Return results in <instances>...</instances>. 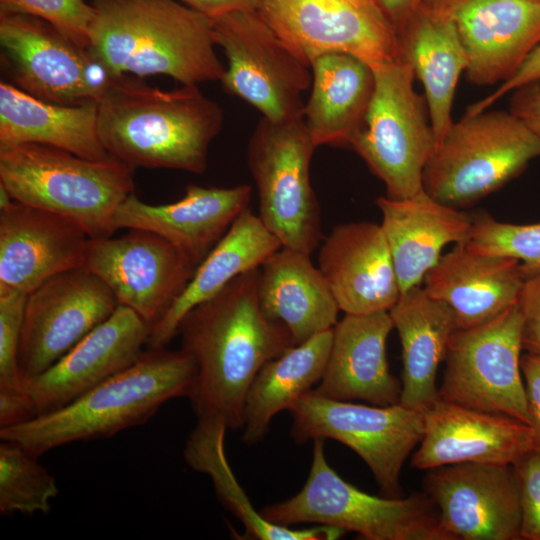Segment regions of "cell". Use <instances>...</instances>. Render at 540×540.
<instances>
[{
	"label": "cell",
	"instance_id": "obj_9",
	"mask_svg": "<svg viewBox=\"0 0 540 540\" xmlns=\"http://www.w3.org/2000/svg\"><path fill=\"white\" fill-rule=\"evenodd\" d=\"M316 148L303 118L275 122L264 117L247 148L248 167L258 191V216L283 247L308 255L324 238L310 180Z\"/></svg>",
	"mask_w": 540,
	"mask_h": 540
},
{
	"label": "cell",
	"instance_id": "obj_14",
	"mask_svg": "<svg viewBox=\"0 0 540 540\" xmlns=\"http://www.w3.org/2000/svg\"><path fill=\"white\" fill-rule=\"evenodd\" d=\"M1 59L13 85L59 105L97 102L110 76L51 24L23 14H0Z\"/></svg>",
	"mask_w": 540,
	"mask_h": 540
},
{
	"label": "cell",
	"instance_id": "obj_44",
	"mask_svg": "<svg viewBox=\"0 0 540 540\" xmlns=\"http://www.w3.org/2000/svg\"><path fill=\"white\" fill-rule=\"evenodd\" d=\"M189 8L214 18L239 10H257L261 0H179Z\"/></svg>",
	"mask_w": 540,
	"mask_h": 540
},
{
	"label": "cell",
	"instance_id": "obj_27",
	"mask_svg": "<svg viewBox=\"0 0 540 540\" xmlns=\"http://www.w3.org/2000/svg\"><path fill=\"white\" fill-rule=\"evenodd\" d=\"M402 57L425 92L435 145L453 124L452 103L468 58L453 21L425 0L398 32Z\"/></svg>",
	"mask_w": 540,
	"mask_h": 540
},
{
	"label": "cell",
	"instance_id": "obj_25",
	"mask_svg": "<svg viewBox=\"0 0 540 540\" xmlns=\"http://www.w3.org/2000/svg\"><path fill=\"white\" fill-rule=\"evenodd\" d=\"M519 261L476 253L464 243L442 255L424 277V290L452 311L457 329L483 324L518 301Z\"/></svg>",
	"mask_w": 540,
	"mask_h": 540
},
{
	"label": "cell",
	"instance_id": "obj_5",
	"mask_svg": "<svg viewBox=\"0 0 540 540\" xmlns=\"http://www.w3.org/2000/svg\"><path fill=\"white\" fill-rule=\"evenodd\" d=\"M0 185L23 204L77 222L90 238L111 237L115 214L134 193V167L111 156L90 160L56 147L0 148Z\"/></svg>",
	"mask_w": 540,
	"mask_h": 540
},
{
	"label": "cell",
	"instance_id": "obj_42",
	"mask_svg": "<svg viewBox=\"0 0 540 540\" xmlns=\"http://www.w3.org/2000/svg\"><path fill=\"white\" fill-rule=\"evenodd\" d=\"M520 367L524 379L530 426L540 447V355L525 352Z\"/></svg>",
	"mask_w": 540,
	"mask_h": 540
},
{
	"label": "cell",
	"instance_id": "obj_24",
	"mask_svg": "<svg viewBox=\"0 0 540 540\" xmlns=\"http://www.w3.org/2000/svg\"><path fill=\"white\" fill-rule=\"evenodd\" d=\"M393 328L389 311L345 314L333 327L324 374L311 391L339 401L363 400L377 406L399 403L402 383L391 374L386 355Z\"/></svg>",
	"mask_w": 540,
	"mask_h": 540
},
{
	"label": "cell",
	"instance_id": "obj_37",
	"mask_svg": "<svg viewBox=\"0 0 540 540\" xmlns=\"http://www.w3.org/2000/svg\"><path fill=\"white\" fill-rule=\"evenodd\" d=\"M0 14L39 18L88 49L96 10L87 0H0Z\"/></svg>",
	"mask_w": 540,
	"mask_h": 540
},
{
	"label": "cell",
	"instance_id": "obj_39",
	"mask_svg": "<svg viewBox=\"0 0 540 540\" xmlns=\"http://www.w3.org/2000/svg\"><path fill=\"white\" fill-rule=\"evenodd\" d=\"M521 506V539L540 540V447L513 464Z\"/></svg>",
	"mask_w": 540,
	"mask_h": 540
},
{
	"label": "cell",
	"instance_id": "obj_20",
	"mask_svg": "<svg viewBox=\"0 0 540 540\" xmlns=\"http://www.w3.org/2000/svg\"><path fill=\"white\" fill-rule=\"evenodd\" d=\"M424 420L423 438L411 458L417 469L468 462L513 465L538 447L529 424L440 398L424 411Z\"/></svg>",
	"mask_w": 540,
	"mask_h": 540
},
{
	"label": "cell",
	"instance_id": "obj_15",
	"mask_svg": "<svg viewBox=\"0 0 540 540\" xmlns=\"http://www.w3.org/2000/svg\"><path fill=\"white\" fill-rule=\"evenodd\" d=\"M118 305L110 288L83 267L57 274L30 292L19 349L24 382L67 354Z\"/></svg>",
	"mask_w": 540,
	"mask_h": 540
},
{
	"label": "cell",
	"instance_id": "obj_34",
	"mask_svg": "<svg viewBox=\"0 0 540 540\" xmlns=\"http://www.w3.org/2000/svg\"><path fill=\"white\" fill-rule=\"evenodd\" d=\"M228 427L216 420H197L184 449V458L194 470L208 474L222 504L243 524L246 538L259 540H335L346 531L322 525L291 529L266 520L250 502L236 480L224 451Z\"/></svg>",
	"mask_w": 540,
	"mask_h": 540
},
{
	"label": "cell",
	"instance_id": "obj_13",
	"mask_svg": "<svg viewBox=\"0 0 540 540\" xmlns=\"http://www.w3.org/2000/svg\"><path fill=\"white\" fill-rule=\"evenodd\" d=\"M305 61L343 52L372 69L403 59L396 30L376 0H261L257 9Z\"/></svg>",
	"mask_w": 540,
	"mask_h": 540
},
{
	"label": "cell",
	"instance_id": "obj_18",
	"mask_svg": "<svg viewBox=\"0 0 540 540\" xmlns=\"http://www.w3.org/2000/svg\"><path fill=\"white\" fill-rule=\"evenodd\" d=\"M455 24L476 85L511 78L540 45V0H425Z\"/></svg>",
	"mask_w": 540,
	"mask_h": 540
},
{
	"label": "cell",
	"instance_id": "obj_3",
	"mask_svg": "<svg viewBox=\"0 0 540 540\" xmlns=\"http://www.w3.org/2000/svg\"><path fill=\"white\" fill-rule=\"evenodd\" d=\"M88 51L110 76H169L183 85L221 80L210 19L179 0H91Z\"/></svg>",
	"mask_w": 540,
	"mask_h": 540
},
{
	"label": "cell",
	"instance_id": "obj_21",
	"mask_svg": "<svg viewBox=\"0 0 540 540\" xmlns=\"http://www.w3.org/2000/svg\"><path fill=\"white\" fill-rule=\"evenodd\" d=\"M89 240L72 219L14 200L0 210V285L29 294L57 274L83 267Z\"/></svg>",
	"mask_w": 540,
	"mask_h": 540
},
{
	"label": "cell",
	"instance_id": "obj_29",
	"mask_svg": "<svg viewBox=\"0 0 540 540\" xmlns=\"http://www.w3.org/2000/svg\"><path fill=\"white\" fill-rule=\"evenodd\" d=\"M389 314L402 347L399 403L424 412L439 399L436 377L451 335L457 329L454 315L421 285L402 292Z\"/></svg>",
	"mask_w": 540,
	"mask_h": 540
},
{
	"label": "cell",
	"instance_id": "obj_17",
	"mask_svg": "<svg viewBox=\"0 0 540 540\" xmlns=\"http://www.w3.org/2000/svg\"><path fill=\"white\" fill-rule=\"evenodd\" d=\"M424 487L449 540L521 539V506L513 465H444L429 470Z\"/></svg>",
	"mask_w": 540,
	"mask_h": 540
},
{
	"label": "cell",
	"instance_id": "obj_41",
	"mask_svg": "<svg viewBox=\"0 0 540 540\" xmlns=\"http://www.w3.org/2000/svg\"><path fill=\"white\" fill-rule=\"evenodd\" d=\"M540 81V45L526 58L517 72L484 99L468 107L465 115L471 116L487 110L493 103L509 92Z\"/></svg>",
	"mask_w": 540,
	"mask_h": 540
},
{
	"label": "cell",
	"instance_id": "obj_6",
	"mask_svg": "<svg viewBox=\"0 0 540 540\" xmlns=\"http://www.w3.org/2000/svg\"><path fill=\"white\" fill-rule=\"evenodd\" d=\"M260 513L277 525L317 523L368 540H449L426 494L390 498L359 490L330 467L323 439L313 441L309 475L300 492Z\"/></svg>",
	"mask_w": 540,
	"mask_h": 540
},
{
	"label": "cell",
	"instance_id": "obj_40",
	"mask_svg": "<svg viewBox=\"0 0 540 540\" xmlns=\"http://www.w3.org/2000/svg\"><path fill=\"white\" fill-rule=\"evenodd\" d=\"M518 304L523 316V350L540 355V274L524 280Z\"/></svg>",
	"mask_w": 540,
	"mask_h": 540
},
{
	"label": "cell",
	"instance_id": "obj_38",
	"mask_svg": "<svg viewBox=\"0 0 540 540\" xmlns=\"http://www.w3.org/2000/svg\"><path fill=\"white\" fill-rule=\"evenodd\" d=\"M28 294L0 285V394H23L19 349Z\"/></svg>",
	"mask_w": 540,
	"mask_h": 540
},
{
	"label": "cell",
	"instance_id": "obj_2",
	"mask_svg": "<svg viewBox=\"0 0 540 540\" xmlns=\"http://www.w3.org/2000/svg\"><path fill=\"white\" fill-rule=\"evenodd\" d=\"M106 151L132 167L202 174L223 111L197 85L162 90L133 75L110 77L97 100Z\"/></svg>",
	"mask_w": 540,
	"mask_h": 540
},
{
	"label": "cell",
	"instance_id": "obj_23",
	"mask_svg": "<svg viewBox=\"0 0 540 540\" xmlns=\"http://www.w3.org/2000/svg\"><path fill=\"white\" fill-rule=\"evenodd\" d=\"M251 193L247 184L230 188L189 185L181 199L162 205L145 203L132 193L119 206L115 227L152 232L198 266L249 208Z\"/></svg>",
	"mask_w": 540,
	"mask_h": 540
},
{
	"label": "cell",
	"instance_id": "obj_33",
	"mask_svg": "<svg viewBox=\"0 0 540 540\" xmlns=\"http://www.w3.org/2000/svg\"><path fill=\"white\" fill-rule=\"evenodd\" d=\"M333 328L294 345L268 361L257 373L245 398L242 440L263 439L273 417L320 382L330 354Z\"/></svg>",
	"mask_w": 540,
	"mask_h": 540
},
{
	"label": "cell",
	"instance_id": "obj_30",
	"mask_svg": "<svg viewBox=\"0 0 540 540\" xmlns=\"http://www.w3.org/2000/svg\"><path fill=\"white\" fill-rule=\"evenodd\" d=\"M310 66L311 94L303 110L306 129L317 147L350 146L373 95V69L343 52L319 55Z\"/></svg>",
	"mask_w": 540,
	"mask_h": 540
},
{
	"label": "cell",
	"instance_id": "obj_35",
	"mask_svg": "<svg viewBox=\"0 0 540 540\" xmlns=\"http://www.w3.org/2000/svg\"><path fill=\"white\" fill-rule=\"evenodd\" d=\"M59 490L55 478L17 443L0 444V513H47Z\"/></svg>",
	"mask_w": 540,
	"mask_h": 540
},
{
	"label": "cell",
	"instance_id": "obj_45",
	"mask_svg": "<svg viewBox=\"0 0 540 540\" xmlns=\"http://www.w3.org/2000/svg\"><path fill=\"white\" fill-rule=\"evenodd\" d=\"M397 34L422 0H376Z\"/></svg>",
	"mask_w": 540,
	"mask_h": 540
},
{
	"label": "cell",
	"instance_id": "obj_4",
	"mask_svg": "<svg viewBox=\"0 0 540 540\" xmlns=\"http://www.w3.org/2000/svg\"><path fill=\"white\" fill-rule=\"evenodd\" d=\"M196 378V362L182 348H149L130 367L68 405L0 428V439L39 458L58 446L110 437L146 423L173 398L190 399Z\"/></svg>",
	"mask_w": 540,
	"mask_h": 540
},
{
	"label": "cell",
	"instance_id": "obj_36",
	"mask_svg": "<svg viewBox=\"0 0 540 540\" xmlns=\"http://www.w3.org/2000/svg\"><path fill=\"white\" fill-rule=\"evenodd\" d=\"M464 245L476 253L519 261L525 279L540 274V223L513 224L482 215L473 219Z\"/></svg>",
	"mask_w": 540,
	"mask_h": 540
},
{
	"label": "cell",
	"instance_id": "obj_19",
	"mask_svg": "<svg viewBox=\"0 0 540 540\" xmlns=\"http://www.w3.org/2000/svg\"><path fill=\"white\" fill-rule=\"evenodd\" d=\"M151 329L135 311L118 305L67 354L24 382L34 417L68 405L134 364Z\"/></svg>",
	"mask_w": 540,
	"mask_h": 540
},
{
	"label": "cell",
	"instance_id": "obj_10",
	"mask_svg": "<svg viewBox=\"0 0 540 540\" xmlns=\"http://www.w3.org/2000/svg\"><path fill=\"white\" fill-rule=\"evenodd\" d=\"M211 22L215 45L227 59L223 89L275 121L303 118L302 94L311 86L310 64L301 58L257 10H239Z\"/></svg>",
	"mask_w": 540,
	"mask_h": 540
},
{
	"label": "cell",
	"instance_id": "obj_12",
	"mask_svg": "<svg viewBox=\"0 0 540 540\" xmlns=\"http://www.w3.org/2000/svg\"><path fill=\"white\" fill-rule=\"evenodd\" d=\"M522 331L518 301L490 321L456 329L444 358L439 398L530 425L520 367Z\"/></svg>",
	"mask_w": 540,
	"mask_h": 540
},
{
	"label": "cell",
	"instance_id": "obj_28",
	"mask_svg": "<svg viewBox=\"0 0 540 540\" xmlns=\"http://www.w3.org/2000/svg\"><path fill=\"white\" fill-rule=\"evenodd\" d=\"M258 298L263 312L289 331L294 345L332 329L340 311L310 255L281 247L259 267Z\"/></svg>",
	"mask_w": 540,
	"mask_h": 540
},
{
	"label": "cell",
	"instance_id": "obj_22",
	"mask_svg": "<svg viewBox=\"0 0 540 540\" xmlns=\"http://www.w3.org/2000/svg\"><path fill=\"white\" fill-rule=\"evenodd\" d=\"M318 264L345 314L389 311L401 295L380 224L362 221L336 225L319 246Z\"/></svg>",
	"mask_w": 540,
	"mask_h": 540
},
{
	"label": "cell",
	"instance_id": "obj_31",
	"mask_svg": "<svg viewBox=\"0 0 540 540\" xmlns=\"http://www.w3.org/2000/svg\"><path fill=\"white\" fill-rule=\"evenodd\" d=\"M26 143L56 147L90 160L112 156L99 137L97 102L59 105L1 81L0 148Z\"/></svg>",
	"mask_w": 540,
	"mask_h": 540
},
{
	"label": "cell",
	"instance_id": "obj_26",
	"mask_svg": "<svg viewBox=\"0 0 540 540\" xmlns=\"http://www.w3.org/2000/svg\"><path fill=\"white\" fill-rule=\"evenodd\" d=\"M381 228L392 256L401 293L423 283L449 243H465L473 218L428 195L424 189L408 198L378 197Z\"/></svg>",
	"mask_w": 540,
	"mask_h": 540
},
{
	"label": "cell",
	"instance_id": "obj_11",
	"mask_svg": "<svg viewBox=\"0 0 540 540\" xmlns=\"http://www.w3.org/2000/svg\"><path fill=\"white\" fill-rule=\"evenodd\" d=\"M290 434L298 444L332 439L352 449L370 468L384 496L403 497L402 467L424 435V412L403 406L363 405L321 397L312 391L288 409Z\"/></svg>",
	"mask_w": 540,
	"mask_h": 540
},
{
	"label": "cell",
	"instance_id": "obj_8",
	"mask_svg": "<svg viewBox=\"0 0 540 540\" xmlns=\"http://www.w3.org/2000/svg\"><path fill=\"white\" fill-rule=\"evenodd\" d=\"M373 72V95L350 146L385 184L388 197H412L423 190V170L435 148L427 103L414 90L406 60Z\"/></svg>",
	"mask_w": 540,
	"mask_h": 540
},
{
	"label": "cell",
	"instance_id": "obj_1",
	"mask_svg": "<svg viewBox=\"0 0 540 540\" xmlns=\"http://www.w3.org/2000/svg\"><path fill=\"white\" fill-rule=\"evenodd\" d=\"M258 280L259 268L237 276L178 325L182 349L197 365L190 397L197 420L242 428L245 398L257 373L294 346L287 328L263 312Z\"/></svg>",
	"mask_w": 540,
	"mask_h": 540
},
{
	"label": "cell",
	"instance_id": "obj_7",
	"mask_svg": "<svg viewBox=\"0 0 540 540\" xmlns=\"http://www.w3.org/2000/svg\"><path fill=\"white\" fill-rule=\"evenodd\" d=\"M539 156V137L510 111L464 115L435 145L423 189L458 209L493 193Z\"/></svg>",
	"mask_w": 540,
	"mask_h": 540
},
{
	"label": "cell",
	"instance_id": "obj_32",
	"mask_svg": "<svg viewBox=\"0 0 540 540\" xmlns=\"http://www.w3.org/2000/svg\"><path fill=\"white\" fill-rule=\"evenodd\" d=\"M282 247L279 239L250 208L232 223L218 243L197 266L184 291L152 327L149 348H163L176 334L183 316L213 297L237 276L261 264Z\"/></svg>",
	"mask_w": 540,
	"mask_h": 540
},
{
	"label": "cell",
	"instance_id": "obj_16",
	"mask_svg": "<svg viewBox=\"0 0 540 540\" xmlns=\"http://www.w3.org/2000/svg\"><path fill=\"white\" fill-rule=\"evenodd\" d=\"M83 268L110 288L119 305L153 327L184 291L197 266L164 238L130 229L117 238H90Z\"/></svg>",
	"mask_w": 540,
	"mask_h": 540
},
{
	"label": "cell",
	"instance_id": "obj_43",
	"mask_svg": "<svg viewBox=\"0 0 540 540\" xmlns=\"http://www.w3.org/2000/svg\"><path fill=\"white\" fill-rule=\"evenodd\" d=\"M510 112L521 119L540 139V85L531 83L513 91Z\"/></svg>",
	"mask_w": 540,
	"mask_h": 540
}]
</instances>
